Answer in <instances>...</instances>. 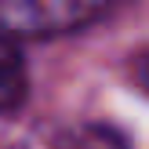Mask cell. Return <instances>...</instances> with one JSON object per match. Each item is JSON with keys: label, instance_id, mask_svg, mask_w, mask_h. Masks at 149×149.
Listing matches in <instances>:
<instances>
[{"label": "cell", "instance_id": "7a4b0ae2", "mask_svg": "<svg viewBox=\"0 0 149 149\" xmlns=\"http://www.w3.org/2000/svg\"><path fill=\"white\" fill-rule=\"evenodd\" d=\"M26 98V69L22 51L7 33H0V113H11Z\"/></svg>", "mask_w": 149, "mask_h": 149}, {"label": "cell", "instance_id": "6da1fadb", "mask_svg": "<svg viewBox=\"0 0 149 149\" xmlns=\"http://www.w3.org/2000/svg\"><path fill=\"white\" fill-rule=\"evenodd\" d=\"M109 0H7V26L55 33L102 15Z\"/></svg>", "mask_w": 149, "mask_h": 149}, {"label": "cell", "instance_id": "3957f363", "mask_svg": "<svg viewBox=\"0 0 149 149\" xmlns=\"http://www.w3.org/2000/svg\"><path fill=\"white\" fill-rule=\"evenodd\" d=\"M138 80H142V84L149 87V58H146V62H142V65H138Z\"/></svg>", "mask_w": 149, "mask_h": 149}]
</instances>
